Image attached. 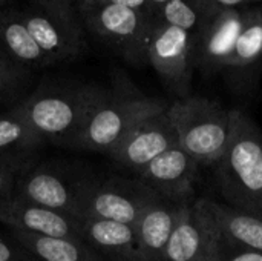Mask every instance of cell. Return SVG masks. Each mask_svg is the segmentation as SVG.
<instances>
[{
  "instance_id": "cell-1",
  "label": "cell",
  "mask_w": 262,
  "mask_h": 261,
  "mask_svg": "<svg viewBox=\"0 0 262 261\" xmlns=\"http://www.w3.org/2000/svg\"><path fill=\"white\" fill-rule=\"evenodd\" d=\"M167 106V102L143 94L127 77L117 75L88 111L69 148L109 154L138 123L164 112Z\"/></svg>"
},
{
  "instance_id": "cell-2",
  "label": "cell",
  "mask_w": 262,
  "mask_h": 261,
  "mask_svg": "<svg viewBox=\"0 0 262 261\" xmlns=\"http://www.w3.org/2000/svg\"><path fill=\"white\" fill-rule=\"evenodd\" d=\"M229 145L215 168L226 205L262 217V131L244 111L232 109Z\"/></svg>"
},
{
  "instance_id": "cell-3",
  "label": "cell",
  "mask_w": 262,
  "mask_h": 261,
  "mask_svg": "<svg viewBox=\"0 0 262 261\" xmlns=\"http://www.w3.org/2000/svg\"><path fill=\"white\" fill-rule=\"evenodd\" d=\"M103 88L78 82L43 83L12 109L43 142L69 146Z\"/></svg>"
},
{
  "instance_id": "cell-4",
  "label": "cell",
  "mask_w": 262,
  "mask_h": 261,
  "mask_svg": "<svg viewBox=\"0 0 262 261\" xmlns=\"http://www.w3.org/2000/svg\"><path fill=\"white\" fill-rule=\"evenodd\" d=\"M167 115L177 131L178 145L200 165L215 166L224 154L233 123L232 109L203 95L175 98Z\"/></svg>"
},
{
  "instance_id": "cell-5",
  "label": "cell",
  "mask_w": 262,
  "mask_h": 261,
  "mask_svg": "<svg viewBox=\"0 0 262 261\" xmlns=\"http://www.w3.org/2000/svg\"><path fill=\"white\" fill-rule=\"evenodd\" d=\"M84 29L130 65L147 63V46L155 15L124 6H97L78 11Z\"/></svg>"
},
{
  "instance_id": "cell-6",
  "label": "cell",
  "mask_w": 262,
  "mask_h": 261,
  "mask_svg": "<svg viewBox=\"0 0 262 261\" xmlns=\"http://www.w3.org/2000/svg\"><path fill=\"white\" fill-rule=\"evenodd\" d=\"M157 195L138 178L77 182V217L134 226Z\"/></svg>"
},
{
  "instance_id": "cell-7",
  "label": "cell",
  "mask_w": 262,
  "mask_h": 261,
  "mask_svg": "<svg viewBox=\"0 0 262 261\" xmlns=\"http://www.w3.org/2000/svg\"><path fill=\"white\" fill-rule=\"evenodd\" d=\"M20 14L49 65L75 60L86 51V29L74 9H55L35 0Z\"/></svg>"
},
{
  "instance_id": "cell-8",
  "label": "cell",
  "mask_w": 262,
  "mask_h": 261,
  "mask_svg": "<svg viewBox=\"0 0 262 261\" xmlns=\"http://www.w3.org/2000/svg\"><path fill=\"white\" fill-rule=\"evenodd\" d=\"M147 65L175 98L192 95L193 32L157 22L147 46Z\"/></svg>"
},
{
  "instance_id": "cell-9",
  "label": "cell",
  "mask_w": 262,
  "mask_h": 261,
  "mask_svg": "<svg viewBox=\"0 0 262 261\" xmlns=\"http://www.w3.org/2000/svg\"><path fill=\"white\" fill-rule=\"evenodd\" d=\"M250 8L209 12L193 31L195 71L204 77L223 74L244 28Z\"/></svg>"
},
{
  "instance_id": "cell-10",
  "label": "cell",
  "mask_w": 262,
  "mask_h": 261,
  "mask_svg": "<svg viewBox=\"0 0 262 261\" xmlns=\"http://www.w3.org/2000/svg\"><path fill=\"white\" fill-rule=\"evenodd\" d=\"M223 234L206 198L183 205L170 235L166 261H215Z\"/></svg>"
},
{
  "instance_id": "cell-11",
  "label": "cell",
  "mask_w": 262,
  "mask_h": 261,
  "mask_svg": "<svg viewBox=\"0 0 262 261\" xmlns=\"http://www.w3.org/2000/svg\"><path fill=\"white\" fill-rule=\"evenodd\" d=\"M200 165L180 146H173L135 174L155 195L177 205L196 200Z\"/></svg>"
},
{
  "instance_id": "cell-12",
  "label": "cell",
  "mask_w": 262,
  "mask_h": 261,
  "mask_svg": "<svg viewBox=\"0 0 262 261\" xmlns=\"http://www.w3.org/2000/svg\"><path fill=\"white\" fill-rule=\"evenodd\" d=\"M166 111L138 123L107 155L118 166L137 174L158 155L177 146L178 135Z\"/></svg>"
},
{
  "instance_id": "cell-13",
  "label": "cell",
  "mask_w": 262,
  "mask_h": 261,
  "mask_svg": "<svg viewBox=\"0 0 262 261\" xmlns=\"http://www.w3.org/2000/svg\"><path fill=\"white\" fill-rule=\"evenodd\" d=\"M0 223L21 232L49 238H80V218L49 208H43L17 197H8L0 202Z\"/></svg>"
},
{
  "instance_id": "cell-14",
  "label": "cell",
  "mask_w": 262,
  "mask_h": 261,
  "mask_svg": "<svg viewBox=\"0 0 262 261\" xmlns=\"http://www.w3.org/2000/svg\"><path fill=\"white\" fill-rule=\"evenodd\" d=\"M12 197L77 217V182H68L48 166H31L18 172Z\"/></svg>"
},
{
  "instance_id": "cell-15",
  "label": "cell",
  "mask_w": 262,
  "mask_h": 261,
  "mask_svg": "<svg viewBox=\"0 0 262 261\" xmlns=\"http://www.w3.org/2000/svg\"><path fill=\"white\" fill-rule=\"evenodd\" d=\"M183 205L160 198L146 206L134 225L137 248L141 261H166V249L180 217Z\"/></svg>"
},
{
  "instance_id": "cell-16",
  "label": "cell",
  "mask_w": 262,
  "mask_h": 261,
  "mask_svg": "<svg viewBox=\"0 0 262 261\" xmlns=\"http://www.w3.org/2000/svg\"><path fill=\"white\" fill-rule=\"evenodd\" d=\"M262 63V12L259 6L250 8L244 28L223 74L241 92L252 91Z\"/></svg>"
},
{
  "instance_id": "cell-17",
  "label": "cell",
  "mask_w": 262,
  "mask_h": 261,
  "mask_svg": "<svg viewBox=\"0 0 262 261\" xmlns=\"http://www.w3.org/2000/svg\"><path fill=\"white\" fill-rule=\"evenodd\" d=\"M80 238L106 261H141L135 229L130 225L80 218Z\"/></svg>"
},
{
  "instance_id": "cell-18",
  "label": "cell",
  "mask_w": 262,
  "mask_h": 261,
  "mask_svg": "<svg viewBox=\"0 0 262 261\" xmlns=\"http://www.w3.org/2000/svg\"><path fill=\"white\" fill-rule=\"evenodd\" d=\"M0 57L29 71L51 66L23 23L20 11H0Z\"/></svg>"
},
{
  "instance_id": "cell-19",
  "label": "cell",
  "mask_w": 262,
  "mask_h": 261,
  "mask_svg": "<svg viewBox=\"0 0 262 261\" xmlns=\"http://www.w3.org/2000/svg\"><path fill=\"white\" fill-rule=\"evenodd\" d=\"M223 237L239 248L262 254V217L206 198Z\"/></svg>"
},
{
  "instance_id": "cell-20",
  "label": "cell",
  "mask_w": 262,
  "mask_h": 261,
  "mask_svg": "<svg viewBox=\"0 0 262 261\" xmlns=\"http://www.w3.org/2000/svg\"><path fill=\"white\" fill-rule=\"evenodd\" d=\"M18 245L43 261H106L81 240L49 238L12 232Z\"/></svg>"
},
{
  "instance_id": "cell-21",
  "label": "cell",
  "mask_w": 262,
  "mask_h": 261,
  "mask_svg": "<svg viewBox=\"0 0 262 261\" xmlns=\"http://www.w3.org/2000/svg\"><path fill=\"white\" fill-rule=\"evenodd\" d=\"M41 143L43 140L14 109L0 115V160L28 165V157Z\"/></svg>"
},
{
  "instance_id": "cell-22",
  "label": "cell",
  "mask_w": 262,
  "mask_h": 261,
  "mask_svg": "<svg viewBox=\"0 0 262 261\" xmlns=\"http://www.w3.org/2000/svg\"><path fill=\"white\" fill-rule=\"evenodd\" d=\"M207 14L209 0H169L157 9L155 20L193 32Z\"/></svg>"
},
{
  "instance_id": "cell-23",
  "label": "cell",
  "mask_w": 262,
  "mask_h": 261,
  "mask_svg": "<svg viewBox=\"0 0 262 261\" xmlns=\"http://www.w3.org/2000/svg\"><path fill=\"white\" fill-rule=\"evenodd\" d=\"M32 71L0 57V102L17 97L28 85Z\"/></svg>"
},
{
  "instance_id": "cell-24",
  "label": "cell",
  "mask_w": 262,
  "mask_h": 261,
  "mask_svg": "<svg viewBox=\"0 0 262 261\" xmlns=\"http://www.w3.org/2000/svg\"><path fill=\"white\" fill-rule=\"evenodd\" d=\"M215 261H262V254L252 249L235 246L223 237V243L220 246Z\"/></svg>"
},
{
  "instance_id": "cell-25",
  "label": "cell",
  "mask_w": 262,
  "mask_h": 261,
  "mask_svg": "<svg viewBox=\"0 0 262 261\" xmlns=\"http://www.w3.org/2000/svg\"><path fill=\"white\" fill-rule=\"evenodd\" d=\"M107 5L124 6V8H130V9H137V11H143V12L155 15V11L152 9L149 0H80L78 11H84V9H91L97 6H107Z\"/></svg>"
},
{
  "instance_id": "cell-26",
  "label": "cell",
  "mask_w": 262,
  "mask_h": 261,
  "mask_svg": "<svg viewBox=\"0 0 262 261\" xmlns=\"http://www.w3.org/2000/svg\"><path fill=\"white\" fill-rule=\"evenodd\" d=\"M25 166L26 165H18V163H12V162L0 160V202L3 198H8L12 195L17 175Z\"/></svg>"
},
{
  "instance_id": "cell-27",
  "label": "cell",
  "mask_w": 262,
  "mask_h": 261,
  "mask_svg": "<svg viewBox=\"0 0 262 261\" xmlns=\"http://www.w3.org/2000/svg\"><path fill=\"white\" fill-rule=\"evenodd\" d=\"M262 6V0H209V12L220 9H239Z\"/></svg>"
},
{
  "instance_id": "cell-28",
  "label": "cell",
  "mask_w": 262,
  "mask_h": 261,
  "mask_svg": "<svg viewBox=\"0 0 262 261\" xmlns=\"http://www.w3.org/2000/svg\"><path fill=\"white\" fill-rule=\"evenodd\" d=\"M25 252H28L26 249H17L12 248L9 243L0 240V261H31L28 260L29 257L25 255Z\"/></svg>"
},
{
  "instance_id": "cell-29",
  "label": "cell",
  "mask_w": 262,
  "mask_h": 261,
  "mask_svg": "<svg viewBox=\"0 0 262 261\" xmlns=\"http://www.w3.org/2000/svg\"><path fill=\"white\" fill-rule=\"evenodd\" d=\"M40 3L49 6V8H55V9H74V3L78 5L80 0H38Z\"/></svg>"
},
{
  "instance_id": "cell-30",
  "label": "cell",
  "mask_w": 262,
  "mask_h": 261,
  "mask_svg": "<svg viewBox=\"0 0 262 261\" xmlns=\"http://www.w3.org/2000/svg\"><path fill=\"white\" fill-rule=\"evenodd\" d=\"M166 2H169V0H149V3H150V6H152V9L157 12V9L161 6V5H164Z\"/></svg>"
},
{
  "instance_id": "cell-31",
  "label": "cell",
  "mask_w": 262,
  "mask_h": 261,
  "mask_svg": "<svg viewBox=\"0 0 262 261\" xmlns=\"http://www.w3.org/2000/svg\"><path fill=\"white\" fill-rule=\"evenodd\" d=\"M3 2H5V0H0V5H2V3H3Z\"/></svg>"
},
{
  "instance_id": "cell-32",
  "label": "cell",
  "mask_w": 262,
  "mask_h": 261,
  "mask_svg": "<svg viewBox=\"0 0 262 261\" xmlns=\"http://www.w3.org/2000/svg\"><path fill=\"white\" fill-rule=\"evenodd\" d=\"M259 9H261V12H262V6H259Z\"/></svg>"
}]
</instances>
